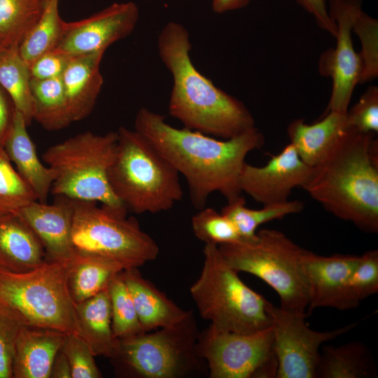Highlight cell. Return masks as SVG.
Segmentation results:
<instances>
[{
  "label": "cell",
  "instance_id": "obj_28",
  "mask_svg": "<svg viewBox=\"0 0 378 378\" xmlns=\"http://www.w3.org/2000/svg\"><path fill=\"white\" fill-rule=\"evenodd\" d=\"M303 209L304 203L295 200L263 205L260 209H251L246 206V200L240 195L227 202L220 212L232 222L241 240L249 241L255 238L260 225L300 213Z\"/></svg>",
  "mask_w": 378,
  "mask_h": 378
},
{
  "label": "cell",
  "instance_id": "obj_16",
  "mask_svg": "<svg viewBox=\"0 0 378 378\" xmlns=\"http://www.w3.org/2000/svg\"><path fill=\"white\" fill-rule=\"evenodd\" d=\"M355 255H317L304 249L302 262L309 286V314L316 308L349 310L360 302L349 288L351 276L358 262Z\"/></svg>",
  "mask_w": 378,
  "mask_h": 378
},
{
  "label": "cell",
  "instance_id": "obj_8",
  "mask_svg": "<svg viewBox=\"0 0 378 378\" xmlns=\"http://www.w3.org/2000/svg\"><path fill=\"white\" fill-rule=\"evenodd\" d=\"M117 144L118 132L99 135L86 131L48 148L43 160L55 174L51 193L125 208L113 193L108 181Z\"/></svg>",
  "mask_w": 378,
  "mask_h": 378
},
{
  "label": "cell",
  "instance_id": "obj_22",
  "mask_svg": "<svg viewBox=\"0 0 378 378\" xmlns=\"http://www.w3.org/2000/svg\"><path fill=\"white\" fill-rule=\"evenodd\" d=\"M46 260L41 241L18 214L0 216V270L25 272Z\"/></svg>",
  "mask_w": 378,
  "mask_h": 378
},
{
  "label": "cell",
  "instance_id": "obj_10",
  "mask_svg": "<svg viewBox=\"0 0 378 378\" xmlns=\"http://www.w3.org/2000/svg\"><path fill=\"white\" fill-rule=\"evenodd\" d=\"M71 204L74 252L116 262L125 270L139 267L158 257V245L136 218L127 217L125 208L75 200Z\"/></svg>",
  "mask_w": 378,
  "mask_h": 378
},
{
  "label": "cell",
  "instance_id": "obj_37",
  "mask_svg": "<svg viewBox=\"0 0 378 378\" xmlns=\"http://www.w3.org/2000/svg\"><path fill=\"white\" fill-rule=\"evenodd\" d=\"M349 288L358 301L378 292V251L370 250L359 255L358 262L351 276Z\"/></svg>",
  "mask_w": 378,
  "mask_h": 378
},
{
  "label": "cell",
  "instance_id": "obj_44",
  "mask_svg": "<svg viewBox=\"0 0 378 378\" xmlns=\"http://www.w3.org/2000/svg\"><path fill=\"white\" fill-rule=\"evenodd\" d=\"M251 0H211L212 10L216 13H224L242 8Z\"/></svg>",
  "mask_w": 378,
  "mask_h": 378
},
{
  "label": "cell",
  "instance_id": "obj_17",
  "mask_svg": "<svg viewBox=\"0 0 378 378\" xmlns=\"http://www.w3.org/2000/svg\"><path fill=\"white\" fill-rule=\"evenodd\" d=\"M18 214L41 241L46 260H62L74 253L71 242L73 209L71 200L55 196L51 204L34 201Z\"/></svg>",
  "mask_w": 378,
  "mask_h": 378
},
{
  "label": "cell",
  "instance_id": "obj_33",
  "mask_svg": "<svg viewBox=\"0 0 378 378\" xmlns=\"http://www.w3.org/2000/svg\"><path fill=\"white\" fill-rule=\"evenodd\" d=\"M36 200L34 191L13 167L4 149H0V216L16 214Z\"/></svg>",
  "mask_w": 378,
  "mask_h": 378
},
{
  "label": "cell",
  "instance_id": "obj_3",
  "mask_svg": "<svg viewBox=\"0 0 378 378\" xmlns=\"http://www.w3.org/2000/svg\"><path fill=\"white\" fill-rule=\"evenodd\" d=\"M374 134L354 128L312 167L303 189L335 217L378 232V150Z\"/></svg>",
  "mask_w": 378,
  "mask_h": 378
},
{
  "label": "cell",
  "instance_id": "obj_25",
  "mask_svg": "<svg viewBox=\"0 0 378 378\" xmlns=\"http://www.w3.org/2000/svg\"><path fill=\"white\" fill-rule=\"evenodd\" d=\"M377 375L374 358L360 342L326 345L320 351L316 378H369Z\"/></svg>",
  "mask_w": 378,
  "mask_h": 378
},
{
  "label": "cell",
  "instance_id": "obj_38",
  "mask_svg": "<svg viewBox=\"0 0 378 378\" xmlns=\"http://www.w3.org/2000/svg\"><path fill=\"white\" fill-rule=\"evenodd\" d=\"M23 326L10 309L0 303V378H13L12 362L15 345Z\"/></svg>",
  "mask_w": 378,
  "mask_h": 378
},
{
  "label": "cell",
  "instance_id": "obj_34",
  "mask_svg": "<svg viewBox=\"0 0 378 378\" xmlns=\"http://www.w3.org/2000/svg\"><path fill=\"white\" fill-rule=\"evenodd\" d=\"M199 210L191 219L192 231L197 239L216 246L241 240L232 222L221 212L206 206Z\"/></svg>",
  "mask_w": 378,
  "mask_h": 378
},
{
  "label": "cell",
  "instance_id": "obj_32",
  "mask_svg": "<svg viewBox=\"0 0 378 378\" xmlns=\"http://www.w3.org/2000/svg\"><path fill=\"white\" fill-rule=\"evenodd\" d=\"M121 272L109 284L111 326L113 335L118 340L134 337L146 332Z\"/></svg>",
  "mask_w": 378,
  "mask_h": 378
},
{
  "label": "cell",
  "instance_id": "obj_36",
  "mask_svg": "<svg viewBox=\"0 0 378 378\" xmlns=\"http://www.w3.org/2000/svg\"><path fill=\"white\" fill-rule=\"evenodd\" d=\"M61 350L69 360L72 378H100L94 355L89 345L78 335L66 334Z\"/></svg>",
  "mask_w": 378,
  "mask_h": 378
},
{
  "label": "cell",
  "instance_id": "obj_45",
  "mask_svg": "<svg viewBox=\"0 0 378 378\" xmlns=\"http://www.w3.org/2000/svg\"><path fill=\"white\" fill-rule=\"evenodd\" d=\"M5 50H6L5 48H3L2 47L0 46V57Z\"/></svg>",
  "mask_w": 378,
  "mask_h": 378
},
{
  "label": "cell",
  "instance_id": "obj_46",
  "mask_svg": "<svg viewBox=\"0 0 378 378\" xmlns=\"http://www.w3.org/2000/svg\"><path fill=\"white\" fill-rule=\"evenodd\" d=\"M46 2H48V0H46Z\"/></svg>",
  "mask_w": 378,
  "mask_h": 378
},
{
  "label": "cell",
  "instance_id": "obj_40",
  "mask_svg": "<svg viewBox=\"0 0 378 378\" xmlns=\"http://www.w3.org/2000/svg\"><path fill=\"white\" fill-rule=\"evenodd\" d=\"M71 57L55 50L43 55L31 66V78L45 80L61 77Z\"/></svg>",
  "mask_w": 378,
  "mask_h": 378
},
{
  "label": "cell",
  "instance_id": "obj_7",
  "mask_svg": "<svg viewBox=\"0 0 378 378\" xmlns=\"http://www.w3.org/2000/svg\"><path fill=\"white\" fill-rule=\"evenodd\" d=\"M71 258L46 260L25 272L0 270V303L24 326L78 335L75 304L67 284Z\"/></svg>",
  "mask_w": 378,
  "mask_h": 378
},
{
  "label": "cell",
  "instance_id": "obj_41",
  "mask_svg": "<svg viewBox=\"0 0 378 378\" xmlns=\"http://www.w3.org/2000/svg\"><path fill=\"white\" fill-rule=\"evenodd\" d=\"M307 13L311 14L318 27L335 36L336 24L331 18L326 0H295Z\"/></svg>",
  "mask_w": 378,
  "mask_h": 378
},
{
  "label": "cell",
  "instance_id": "obj_24",
  "mask_svg": "<svg viewBox=\"0 0 378 378\" xmlns=\"http://www.w3.org/2000/svg\"><path fill=\"white\" fill-rule=\"evenodd\" d=\"M78 335L94 355L110 358L116 348L111 326L109 286L93 297L75 304Z\"/></svg>",
  "mask_w": 378,
  "mask_h": 378
},
{
  "label": "cell",
  "instance_id": "obj_35",
  "mask_svg": "<svg viewBox=\"0 0 378 378\" xmlns=\"http://www.w3.org/2000/svg\"><path fill=\"white\" fill-rule=\"evenodd\" d=\"M377 20L362 10L356 15L352 29L360 37L363 45L360 54L363 61V74L360 83L374 78L378 74L377 62Z\"/></svg>",
  "mask_w": 378,
  "mask_h": 378
},
{
  "label": "cell",
  "instance_id": "obj_31",
  "mask_svg": "<svg viewBox=\"0 0 378 378\" xmlns=\"http://www.w3.org/2000/svg\"><path fill=\"white\" fill-rule=\"evenodd\" d=\"M46 0H0V46L18 48L43 13Z\"/></svg>",
  "mask_w": 378,
  "mask_h": 378
},
{
  "label": "cell",
  "instance_id": "obj_14",
  "mask_svg": "<svg viewBox=\"0 0 378 378\" xmlns=\"http://www.w3.org/2000/svg\"><path fill=\"white\" fill-rule=\"evenodd\" d=\"M139 18L134 2L114 3L87 18L66 22L64 37L55 50L71 56L106 51L134 31Z\"/></svg>",
  "mask_w": 378,
  "mask_h": 378
},
{
  "label": "cell",
  "instance_id": "obj_43",
  "mask_svg": "<svg viewBox=\"0 0 378 378\" xmlns=\"http://www.w3.org/2000/svg\"><path fill=\"white\" fill-rule=\"evenodd\" d=\"M50 378H72L70 363L61 349L52 364Z\"/></svg>",
  "mask_w": 378,
  "mask_h": 378
},
{
  "label": "cell",
  "instance_id": "obj_13",
  "mask_svg": "<svg viewBox=\"0 0 378 378\" xmlns=\"http://www.w3.org/2000/svg\"><path fill=\"white\" fill-rule=\"evenodd\" d=\"M363 0H330L328 13L336 24L337 44L321 57L319 69L332 79V88L326 113H346L355 88L360 82L363 61L353 46L351 30Z\"/></svg>",
  "mask_w": 378,
  "mask_h": 378
},
{
  "label": "cell",
  "instance_id": "obj_19",
  "mask_svg": "<svg viewBox=\"0 0 378 378\" xmlns=\"http://www.w3.org/2000/svg\"><path fill=\"white\" fill-rule=\"evenodd\" d=\"M105 51L72 56L61 78L72 122L92 111L104 83L100 64Z\"/></svg>",
  "mask_w": 378,
  "mask_h": 378
},
{
  "label": "cell",
  "instance_id": "obj_2",
  "mask_svg": "<svg viewBox=\"0 0 378 378\" xmlns=\"http://www.w3.org/2000/svg\"><path fill=\"white\" fill-rule=\"evenodd\" d=\"M192 44L181 24L167 22L159 33L158 54L173 84L169 113L185 128L228 139L255 127L245 104L202 74L190 57Z\"/></svg>",
  "mask_w": 378,
  "mask_h": 378
},
{
  "label": "cell",
  "instance_id": "obj_20",
  "mask_svg": "<svg viewBox=\"0 0 378 378\" xmlns=\"http://www.w3.org/2000/svg\"><path fill=\"white\" fill-rule=\"evenodd\" d=\"M27 127L22 115L15 110L13 123L3 149L16 167L18 174L35 193L37 201L46 203L55 174L39 159Z\"/></svg>",
  "mask_w": 378,
  "mask_h": 378
},
{
  "label": "cell",
  "instance_id": "obj_29",
  "mask_svg": "<svg viewBox=\"0 0 378 378\" xmlns=\"http://www.w3.org/2000/svg\"><path fill=\"white\" fill-rule=\"evenodd\" d=\"M59 1L48 0L41 18L18 48L29 68L39 57L55 50L64 37L66 22L59 15Z\"/></svg>",
  "mask_w": 378,
  "mask_h": 378
},
{
  "label": "cell",
  "instance_id": "obj_4",
  "mask_svg": "<svg viewBox=\"0 0 378 378\" xmlns=\"http://www.w3.org/2000/svg\"><path fill=\"white\" fill-rule=\"evenodd\" d=\"M118 132L117 149L108 172L111 189L127 211L157 214L183 197L179 174L139 132Z\"/></svg>",
  "mask_w": 378,
  "mask_h": 378
},
{
  "label": "cell",
  "instance_id": "obj_18",
  "mask_svg": "<svg viewBox=\"0 0 378 378\" xmlns=\"http://www.w3.org/2000/svg\"><path fill=\"white\" fill-rule=\"evenodd\" d=\"M66 335L57 330L23 326L15 342L13 378H50L52 364Z\"/></svg>",
  "mask_w": 378,
  "mask_h": 378
},
{
  "label": "cell",
  "instance_id": "obj_39",
  "mask_svg": "<svg viewBox=\"0 0 378 378\" xmlns=\"http://www.w3.org/2000/svg\"><path fill=\"white\" fill-rule=\"evenodd\" d=\"M348 122L356 131L365 134L378 132V88L370 86L358 102L346 112Z\"/></svg>",
  "mask_w": 378,
  "mask_h": 378
},
{
  "label": "cell",
  "instance_id": "obj_21",
  "mask_svg": "<svg viewBox=\"0 0 378 378\" xmlns=\"http://www.w3.org/2000/svg\"><path fill=\"white\" fill-rule=\"evenodd\" d=\"M139 267H129L121 274L127 286L140 323L146 332L174 326L188 315L153 284L141 275Z\"/></svg>",
  "mask_w": 378,
  "mask_h": 378
},
{
  "label": "cell",
  "instance_id": "obj_27",
  "mask_svg": "<svg viewBox=\"0 0 378 378\" xmlns=\"http://www.w3.org/2000/svg\"><path fill=\"white\" fill-rule=\"evenodd\" d=\"M30 68L18 48L6 49L0 57V85L10 98L27 126L34 120V101Z\"/></svg>",
  "mask_w": 378,
  "mask_h": 378
},
{
  "label": "cell",
  "instance_id": "obj_26",
  "mask_svg": "<svg viewBox=\"0 0 378 378\" xmlns=\"http://www.w3.org/2000/svg\"><path fill=\"white\" fill-rule=\"evenodd\" d=\"M125 267L107 259L74 252L71 258L67 284L74 304L85 301L108 287Z\"/></svg>",
  "mask_w": 378,
  "mask_h": 378
},
{
  "label": "cell",
  "instance_id": "obj_15",
  "mask_svg": "<svg viewBox=\"0 0 378 378\" xmlns=\"http://www.w3.org/2000/svg\"><path fill=\"white\" fill-rule=\"evenodd\" d=\"M312 170L290 143L264 166L245 162L239 176V188L263 205L284 202L288 200L293 188H302Z\"/></svg>",
  "mask_w": 378,
  "mask_h": 378
},
{
  "label": "cell",
  "instance_id": "obj_11",
  "mask_svg": "<svg viewBox=\"0 0 378 378\" xmlns=\"http://www.w3.org/2000/svg\"><path fill=\"white\" fill-rule=\"evenodd\" d=\"M197 351L211 378L276 377L271 326L251 333L218 331L209 326L200 332Z\"/></svg>",
  "mask_w": 378,
  "mask_h": 378
},
{
  "label": "cell",
  "instance_id": "obj_5",
  "mask_svg": "<svg viewBox=\"0 0 378 378\" xmlns=\"http://www.w3.org/2000/svg\"><path fill=\"white\" fill-rule=\"evenodd\" d=\"M204 262L190 293L200 316L218 331L251 333L271 326L267 300L247 286L218 246L205 244Z\"/></svg>",
  "mask_w": 378,
  "mask_h": 378
},
{
  "label": "cell",
  "instance_id": "obj_12",
  "mask_svg": "<svg viewBox=\"0 0 378 378\" xmlns=\"http://www.w3.org/2000/svg\"><path fill=\"white\" fill-rule=\"evenodd\" d=\"M266 310L271 318L277 378H316L321 346L349 332L359 323L354 322L319 332L307 326L306 316L289 312L268 301Z\"/></svg>",
  "mask_w": 378,
  "mask_h": 378
},
{
  "label": "cell",
  "instance_id": "obj_1",
  "mask_svg": "<svg viewBox=\"0 0 378 378\" xmlns=\"http://www.w3.org/2000/svg\"><path fill=\"white\" fill-rule=\"evenodd\" d=\"M134 130L142 135L187 182L193 206H206L209 196L218 192L227 202L239 197V180L247 155L265 143L257 128L228 139L176 128L164 115L146 107L135 117Z\"/></svg>",
  "mask_w": 378,
  "mask_h": 378
},
{
  "label": "cell",
  "instance_id": "obj_23",
  "mask_svg": "<svg viewBox=\"0 0 378 378\" xmlns=\"http://www.w3.org/2000/svg\"><path fill=\"white\" fill-rule=\"evenodd\" d=\"M346 113L328 111L319 121L307 125L303 119L293 120L287 128L290 143L307 165L317 164L349 130Z\"/></svg>",
  "mask_w": 378,
  "mask_h": 378
},
{
  "label": "cell",
  "instance_id": "obj_9",
  "mask_svg": "<svg viewBox=\"0 0 378 378\" xmlns=\"http://www.w3.org/2000/svg\"><path fill=\"white\" fill-rule=\"evenodd\" d=\"M192 310L181 322L118 340L110 358L117 374L132 378H184L202 370L200 335Z\"/></svg>",
  "mask_w": 378,
  "mask_h": 378
},
{
  "label": "cell",
  "instance_id": "obj_30",
  "mask_svg": "<svg viewBox=\"0 0 378 378\" xmlns=\"http://www.w3.org/2000/svg\"><path fill=\"white\" fill-rule=\"evenodd\" d=\"M34 120L49 131L64 129L72 123L61 77L31 78Z\"/></svg>",
  "mask_w": 378,
  "mask_h": 378
},
{
  "label": "cell",
  "instance_id": "obj_42",
  "mask_svg": "<svg viewBox=\"0 0 378 378\" xmlns=\"http://www.w3.org/2000/svg\"><path fill=\"white\" fill-rule=\"evenodd\" d=\"M15 108L5 90L0 85V149L4 148L12 127Z\"/></svg>",
  "mask_w": 378,
  "mask_h": 378
},
{
  "label": "cell",
  "instance_id": "obj_6",
  "mask_svg": "<svg viewBox=\"0 0 378 378\" xmlns=\"http://www.w3.org/2000/svg\"><path fill=\"white\" fill-rule=\"evenodd\" d=\"M226 262L237 272L260 278L278 294L280 307L307 316L309 286L300 247L281 231L263 229L254 239L218 246Z\"/></svg>",
  "mask_w": 378,
  "mask_h": 378
}]
</instances>
